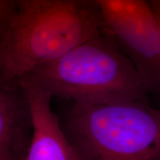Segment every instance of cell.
I'll return each mask as SVG.
<instances>
[{
    "label": "cell",
    "instance_id": "6da1fadb",
    "mask_svg": "<svg viewBox=\"0 0 160 160\" xmlns=\"http://www.w3.org/2000/svg\"><path fill=\"white\" fill-rule=\"evenodd\" d=\"M104 29L93 0H19L0 28L1 84L17 81Z\"/></svg>",
    "mask_w": 160,
    "mask_h": 160
},
{
    "label": "cell",
    "instance_id": "7a4b0ae2",
    "mask_svg": "<svg viewBox=\"0 0 160 160\" xmlns=\"http://www.w3.org/2000/svg\"><path fill=\"white\" fill-rule=\"evenodd\" d=\"M28 74L52 97L75 103L148 102L139 72L105 29Z\"/></svg>",
    "mask_w": 160,
    "mask_h": 160
},
{
    "label": "cell",
    "instance_id": "3957f363",
    "mask_svg": "<svg viewBox=\"0 0 160 160\" xmlns=\"http://www.w3.org/2000/svg\"><path fill=\"white\" fill-rule=\"evenodd\" d=\"M62 128L79 160H160V108L148 102H73Z\"/></svg>",
    "mask_w": 160,
    "mask_h": 160
},
{
    "label": "cell",
    "instance_id": "277c9868",
    "mask_svg": "<svg viewBox=\"0 0 160 160\" xmlns=\"http://www.w3.org/2000/svg\"><path fill=\"white\" fill-rule=\"evenodd\" d=\"M105 31L139 72L148 93L160 101V26L146 0H93Z\"/></svg>",
    "mask_w": 160,
    "mask_h": 160
},
{
    "label": "cell",
    "instance_id": "5b68a950",
    "mask_svg": "<svg viewBox=\"0 0 160 160\" xmlns=\"http://www.w3.org/2000/svg\"><path fill=\"white\" fill-rule=\"evenodd\" d=\"M19 83L28 100L33 122L31 143L26 160H79L51 108L52 95L29 74L20 78Z\"/></svg>",
    "mask_w": 160,
    "mask_h": 160
},
{
    "label": "cell",
    "instance_id": "8992f818",
    "mask_svg": "<svg viewBox=\"0 0 160 160\" xmlns=\"http://www.w3.org/2000/svg\"><path fill=\"white\" fill-rule=\"evenodd\" d=\"M33 122L28 100L19 80L0 90V160H26Z\"/></svg>",
    "mask_w": 160,
    "mask_h": 160
},
{
    "label": "cell",
    "instance_id": "52a82bcc",
    "mask_svg": "<svg viewBox=\"0 0 160 160\" xmlns=\"http://www.w3.org/2000/svg\"><path fill=\"white\" fill-rule=\"evenodd\" d=\"M19 0H0V28L5 26L14 14Z\"/></svg>",
    "mask_w": 160,
    "mask_h": 160
},
{
    "label": "cell",
    "instance_id": "ba28073f",
    "mask_svg": "<svg viewBox=\"0 0 160 160\" xmlns=\"http://www.w3.org/2000/svg\"><path fill=\"white\" fill-rule=\"evenodd\" d=\"M151 6L152 11L154 13L156 19L160 26V0H146Z\"/></svg>",
    "mask_w": 160,
    "mask_h": 160
}]
</instances>
